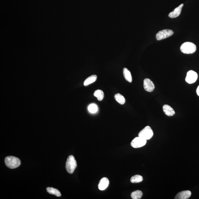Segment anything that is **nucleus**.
<instances>
[{"instance_id": "nucleus-1", "label": "nucleus", "mask_w": 199, "mask_h": 199, "mask_svg": "<svg viewBox=\"0 0 199 199\" xmlns=\"http://www.w3.org/2000/svg\"><path fill=\"white\" fill-rule=\"evenodd\" d=\"M5 162L7 166L11 169L18 168L21 164L19 158L13 156L6 157L5 158Z\"/></svg>"}, {"instance_id": "nucleus-2", "label": "nucleus", "mask_w": 199, "mask_h": 199, "mask_svg": "<svg viewBox=\"0 0 199 199\" xmlns=\"http://www.w3.org/2000/svg\"><path fill=\"white\" fill-rule=\"evenodd\" d=\"M197 47L195 45L190 42H185L181 45L180 50L185 54H192L195 52Z\"/></svg>"}, {"instance_id": "nucleus-3", "label": "nucleus", "mask_w": 199, "mask_h": 199, "mask_svg": "<svg viewBox=\"0 0 199 199\" xmlns=\"http://www.w3.org/2000/svg\"><path fill=\"white\" fill-rule=\"evenodd\" d=\"M77 166V163L72 155L69 156L66 163V171L70 174L73 173Z\"/></svg>"}, {"instance_id": "nucleus-4", "label": "nucleus", "mask_w": 199, "mask_h": 199, "mask_svg": "<svg viewBox=\"0 0 199 199\" xmlns=\"http://www.w3.org/2000/svg\"><path fill=\"white\" fill-rule=\"evenodd\" d=\"M154 132L150 127L147 126L141 130L138 134V136L148 140L153 136Z\"/></svg>"}, {"instance_id": "nucleus-5", "label": "nucleus", "mask_w": 199, "mask_h": 199, "mask_svg": "<svg viewBox=\"0 0 199 199\" xmlns=\"http://www.w3.org/2000/svg\"><path fill=\"white\" fill-rule=\"evenodd\" d=\"M174 34L173 30L170 29H164L158 32L156 35V38L158 40H161L172 36Z\"/></svg>"}, {"instance_id": "nucleus-6", "label": "nucleus", "mask_w": 199, "mask_h": 199, "mask_svg": "<svg viewBox=\"0 0 199 199\" xmlns=\"http://www.w3.org/2000/svg\"><path fill=\"white\" fill-rule=\"evenodd\" d=\"M147 140L138 136L134 138L131 142V145L133 148H137L144 146L146 144Z\"/></svg>"}, {"instance_id": "nucleus-7", "label": "nucleus", "mask_w": 199, "mask_h": 199, "mask_svg": "<svg viewBox=\"0 0 199 199\" xmlns=\"http://www.w3.org/2000/svg\"><path fill=\"white\" fill-rule=\"evenodd\" d=\"M197 73L196 72L191 70L187 72L185 81L189 84H193L197 81Z\"/></svg>"}, {"instance_id": "nucleus-8", "label": "nucleus", "mask_w": 199, "mask_h": 199, "mask_svg": "<svg viewBox=\"0 0 199 199\" xmlns=\"http://www.w3.org/2000/svg\"><path fill=\"white\" fill-rule=\"evenodd\" d=\"M144 87L146 91L149 92L153 91L155 87L153 82L150 79L148 78L144 80Z\"/></svg>"}, {"instance_id": "nucleus-9", "label": "nucleus", "mask_w": 199, "mask_h": 199, "mask_svg": "<svg viewBox=\"0 0 199 199\" xmlns=\"http://www.w3.org/2000/svg\"><path fill=\"white\" fill-rule=\"evenodd\" d=\"M191 195V192L188 190L180 192L175 196V199H187L189 198Z\"/></svg>"}, {"instance_id": "nucleus-10", "label": "nucleus", "mask_w": 199, "mask_h": 199, "mask_svg": "<svg viewBox=\"0 0 199 199\" xmlns=\"http://www.w3.org/2000/svg\"><path fill=\"white\" fill-rule=\"evenodd\" d=\"M109 181L108 178L106 177H104L99 182L98 188L101 191H103L106 189L109 186Z\"/></svg>"}, {"instance_id": "nucleus-11", "label": "nucleus", "mask_w": 199, "mask_h": 199, "mask_svg": "<svg viewBox=\"0 0 199 199\" xmlns=\"http://www.w3.org/2000/svg\"><path fill=\"white\" fill-rule=\"evenodd\" d=\"M183 4H181L177 8L174 10V11L170 13L168 16L171 18H175L178 17L181 14L182 9L183 6Z\"/></svg>"}, {"instance_id": "nucleus-12", "label": "nucleus", "mask_w": 199, "mask_h": 199, "mask_svg": "<svg viewBox=\"0 0 199 199\" xmlns=\"http://www.w3.org/2000/svg\"><path fill=\"white\" fill-rule=\"evenodd\" d=\"M163 111L165 114L168 116H172L175 114V112L173 109L168 105H164L163 107Z\"/></svg>"}, {"instance_id": "nucleus-13", "label": "nucleus", "mask_w": 199, "mask_h": 199, "mask_svg": "<svg viewBox=\"0 0 199 199\" xmlns=\"http://www.w3.org/2000/svg\"><path fill=\"white\" fill-rule=\"evenodd\" d=\"M97 79V76L96 75H92L89 76L85 80L84 82V85L87 86L95 82Z\"/></svg>"}, {"instance_id": "nucleus-14", "label": "nucleus", "mask_w": 199, "mask_h": 199, "mask_svg": "<svg viewBox=\"0 0 199 199\" xmlns=\"http://www.w3.org/2000/svg\"><path fill=\"white\" fill-rule=\"evenodd\" d=\"M123 75L124 77L127 81L131 83L132 82V77L131 73L129 70L126 68L123 69Z\"/></svg>"}, {"instance_id": "nucleus-15", "label": "nucleus", "mask_w": 199, "mask_h": 199, "mask_svg": "<svg viewBox=\"0 0 199 199\" xmlns=\"http://www.w3.org/2000/svg\"><path fill=\"white\" fill-rule=\"evenodd\" d=\"M47 191L49 194L54 195L57 197H60L61 196V193L57 189L53 188V187H47Z\"/></svg>"}, {"instance_id": "nucleus-16", "label": "nucleus", "mask_w": 199, "mask_h": 199, "mask_svg": "<svg viewBox=\"0 0 199 199\" xmlns=\"http://www.w3.org/2000/svg\"><path fill=\"white\" fill-rule=\"evenodd\" d=\"M143 180L142 176L139 175H135L131 177L130 181L133 183L141 182Z\"/></svg>"}, {"instance_id": "nucleus-17", "label": "nucleus", "mask_w": 199, "mask_h": 199, "mask_svg": "<svg viewBox=\"0 0 199 199\" xmlns=\"http://www.w3.org/2000/svg\"><path fill=\"white\" fill-rule=\"evenodd\" d=\"M114 98L115 100L120 104L123 105L125 103V99L124 97L120 94L118 93L115 95Z\"/></svg>"}, {"instance_id": "nucleus-18", "label": "nucleus", "mask_w": 199, "mask_h": 199, "mask_svg": "<svg viewBox=\"0 0 199 199\" xmlns=\"http://www.w3.org/2000/svg\"><path fill=\"white\" fill-rule=\"evenodd\" d=\"M143 193L140 190H136L131 193V197L133 199H140L142 198Z\"/></svg>"}, {"instance_id": "nucleus-19", "label": "nucleus", "mask_w": 199, "mask_h": 199, "mask_svg": "<svg viewBox=\"0 0 199 199\" xmlns=\"http://www.w3.org/2000/svg\"><path fill=\"white\" fill-rule=\"evenodd\" d=\"M94 95L97 98L98 100L99 101L103 100L104 97V93L103 91L100 90L95 91L94 93Z\"/></svg>"}, {"instance_id": "nucleus-20", "label": "nucleus", "mask_w": 199, "mask_h": 199, "mask_svg": "<svg viewBox=\"0 0 199 199\" xmlns=\"http://www.w3.org/2000/svg\"><path fill=\"white\" fill-rule=\"evenodd\" d=\"M88 109L89 112L91 113H96L98 111V107L97 105L95 104H92L89 105L88 107Z\"/></svg>"}, {"instance_id": "nucleus-21", "label": "nucleus", "mask_w": 199, "mask_h": 199, "mask_svg": "<svg viewBox=\"0 0 199 199\" xmlns=\"http://www.w3.org/2000/svg\"><path fill=\"white\" fill-rule=\"evenodd\" d=\"M196 92H197V95L199 96V85L197 87V90H196Z\"/></svg>"}]
</instances>
